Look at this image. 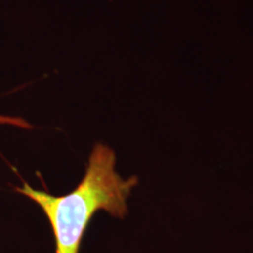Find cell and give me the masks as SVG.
Wrapping results in <instances>:
<instances>
[{
  "label": "cell",
  "instance_id": "1",
  "mask_svg": "<svg viewBox=\"0 0 253 253\" xmlns=\"http://www.w3.org/2000/svg\"><path fill=\"white\" fill-rule=\"evenodd\" d=\"M116 155L112 148L96 143L88 158L86 172L77 188L67 195L54 196L33 189L27 183L15 188L45 212L55 239V253H79L91 218L99 210L116 218L128 213L126 199L138 183L136 176L123 179L116 172Z\"/></svg>",
  "mask_w": 253,
  "mask_h": 253
},
{
  "label": "cell",
  "instance_id": "2",
  "mask_svg": "<svg viewBox=\"0 0 253 253\" xmlns=\"http://www.w3.org/2000/svg\"><path fill=\"white\" fill-rule=\"evenodd\" d=\"M0 125H9L21 129H32L31 123L21 118H15V116L0 115Z\"/></svg>",
  "mask_w": 253,
  "mask_h": 253
}]
</instances>
